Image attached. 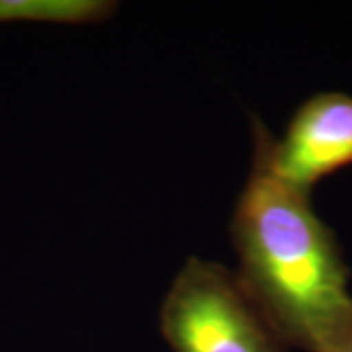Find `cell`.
I'll list each match as a JSON object with an SVG mask.
<instances>
[{
    "instance_id": "2",
    "label": "cell",
    "mask_w": 352,
    "mask_h": 352,
    "mask_svg": "<svg viewBox=\"0 0 352 352\" xmlns=\"http://www.w3.org/2000/svg\"><path fill=\"white\" fill-rule=\"evenodd\" d=\"M161 333L175 352H284L237 274L192 256L161 305Z\"/></svg>"
},
{
    "instance_id": "3",
    "label": "cell",
    "mask_w": 352,
    "mask_h": 352,
    "mask_svg": "<svg viewBox=\"0 0 352 352\" xmlns=\"http://www.w3.org/2000/svg\"><path fill=\"white\" fill-rule=\"evenodd\" d=\"M272 163L280 178L303 192L352 164V96L323 92L305 102L276 139Z\"/></svg>"
},
{
    "instance_id": "1",
    "label": "cell",
    "mask_w": 352,
    "mask_h": 352,
    "mask_svg": "<svg viewBox=\"0 0 352 352\" xmlns=\"http://www.w3.org/2000/svg\"><path fill=\"white\" fill-rule=\"evenodd\" d=\"M252 166L231 221L241 286L286 346L331 352L352 331L349 270L309 192L280 178L276 139L252 120Z\"/></svg>"
},
{
    "instance_id": "4",
    "label": "cell",
    "mask_w": 352,
    "mask_h": 352,
    "mask_svg": "<svg viewBox=\"0 0 352 352\" xmlns=\"http://www.w3.org/2000/svg\"><path fill=\"white\" fill-rule=\"evenodd\" d=\"M116 6L106 0H0V24H98L116 12Z\"/></svg>"
},
{
    "instance_id": "5",
    "label": "cell",
    "mask_w": 352,
    "mask_h": 352,
    "mask_svg": "<svg viewBox=\"0 0 352 352\" xmlns=\"http://www.w3.org/2000/svg\"><path fill=\"white\" fill-rule=\"evenodd\" d=\"M331 352H352V331Z\"/></svg>"
}]
</instances>
